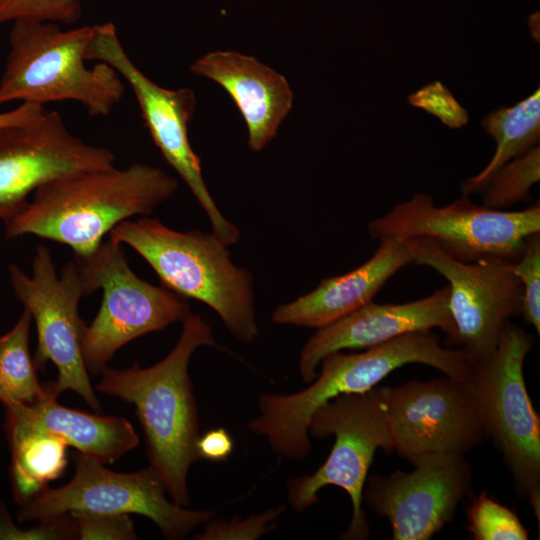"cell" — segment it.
Listing matches in <instances>:
<instances>
[{"label":"cell","instance_id":"cell-1","mask_svg":"<svg viewBox=\"0 0 540 540\" xmlns=\"http://www.w3.org/2000/svg\"><path fill=\"white\" fill-rule=\"evenodd\" d=\"M182 323L181 335L165 358L148 368L138 364L125 370L106 367L96 389L135 406L150 466L162 478L172 502L187 507L188 472L200 459L196 449L200 424L189 362L201 346L220 347L201 316L191 313Z\"/></svg>","mask_w":540,"mask_h":540},{"label":"cell","instance_id":"cell-2","mask_svg":"<svg viewBox=\"0 0 540 540\" xmlns=\"http://www.w3.org/2000/svg\"><path fill=\"white\" fill-rule=\"evenodd\" d=\"M177 187L175 177L142 163L65 176L33 193L27 207L5 223V238L35 235L85 255L119 223L152 214Z\"/></svg>","mask_w":540,"mask_h":540},{"label":"cell","instance_id":"cell-3","mask_svg":"<svg viewBox=\"0 0 540 540\" xmlns=\"http://www.w3.org/2000/svg\"><path fill=\"white\" fill-rule=\"evenodd\" d=\"M410 363L464 381L471 366L461 350L441 346L431 330L406 333L360 353L333 352L322 359L320 374L307 388L292 394H260L259 414L247 426L265 437L280 457L303 460L311 450L309 422L321 405L340 395L366 392Z\"/></svg>","mask_w":540,"mask_h":540},{"label":"cell","instance_id":"cell-4","mask_svg":"<svg viewBox=\"0 0 540 540\" xmlns=\"http://www.w3.org/2000/svg\"><path fill=\"white\" fill-rule=\"evenodd\" d=\"M109 237L134 249L163 287L213 309L237 340L258 336L253 276L233 263L228 246L213 233L181 232L144 216L119 223Z\"/></svg>","mask_w":540,"mask_h":540},{"label":"cell","instance_id":"cell-5","mask_svg":"<svg viewBox=\"0 0 540 540\" xmlns=\"http://www.w3.org/2000/svg\"><path fill=\"white\" fill-rule=\"evenodd\" d=\"M93 31L94 25L64 30L54 22H13L0 78V106L15 100L41 106L75 101L90 116H108L122 100L125 86L108 64H85Z\"/></svg>","mask_w":540,"mask_h":540},{"label":"cell","instance_id":"cell-6","mask_svg":"<svg viewBox=\"0 0 540 540\" xmlns=\"http://www.w3.org/2000/svg\"><path fill=\"white\" fill-rule=\"evenodd\" d=\"M535 336L507 321L495 352L471 363L466 382L477 402L487 438L501 452L520 497L540 520V418L524 380V362Z\"/></svg>","mask_w":540,"mask_h":540},{"label":"cell","instance_id":"cell-7","mask_svg":"<svg viewBox=\"0 0 540 540\" xmlns=\"http://www.w3.org/2000/svg\"><path fill=\"white\" fill-rule=\"evenodd\" d=\"M384 387L340 395L321 405L312 415L308 433L316 438L335 436L326 461L311 475L287 484V498L296 512L319 501L318 492L328 485L344 489L352 503V517L341 539L363 540L370 534L362 509L367 474L378 449L394 451L387 423Z\"/></svg>","mask_w":540,"mask_h":540},{"label":"cell","instance_id":"cell-8","mask_svg":"<svg viewBox=\"0 0 540 540\" xmlns=\"http://www.w3.org/2000/svg\"><path fill=\"white\" fill-rule=\"evenodd\" d=\"M88 295L103 291L101 307L82 333L86 369L101 373L113 355L130 341L183 322L192 312L182 297L138 277L122 245L110 237L91 253L73 254Z\"/></svg>","mask_w":540,"mask_h":540},{"label":"cell","instance_id":"cell-9","mask_svg":"<svg viewBox=\"0 0 540 540\" xmlns=\"http://www.w3.org/2000/svg\"><path fill=\"white\" fill-rule=\"evenodd\" d=\"M373 239L430 238L463 262L496 257L515 262L526 238L540 232L539 202L518 211L495 210L462 196L436 206L432 196L417 193L368 223Z\"/></svg>","mask_w":540,"mask_h":540},{"label":"cell","instance_id":"cell-10","mask_svg":"<svg viewBox=\"0 0 540 540\" xmlns=\"http://www.w3.org/2000/svg\"><path fill=\"white\" fill-rule=\"evenodd\" d=\"M402 240L412 264L431 267L448 281L454 330L445 346L461 350L470 363L490 358L506 322L521 315L523 289L513 262L496 257L463 262L433 239Z\"/></svg>","mask_w":540,"mask_h":540},{"label":"cell","instance_id":"cell-11","mask_svg":"<svg viewBox=\"0 0 540 540\" xmlns=\"http://www.w3.org/2000/svg\"><path fill=\"white\" fill-rule=\"evenodd\" d=\"M75 467L68 484L46 488L22 504L18 520L44 522L72 512L139 514L152 520L166 538L181 539L213 517L211 511L189 510L171 502L152 466L119 473L79 453Z\"/></svg>","mask_w":540,"mask_h":540},{"label":"cell","instance_id":"cell-12","mask_svg":"<svg viewBox=\"0 0 540 540\" xmlns=\"http://www.w3.org/2000/svg\"><path fill=\"white\" fill-rule=\"evenodd\" d=\"M85 58L108 64L130 86L155 145L207 214L213 234L228 247L236 244L240 231L218 209L202 176L200 158L190 144L188 126L196 107L194 91L167 89L148 78L130 59L110 22L94 25Z\"/></svg>","mask_w":540,"mask_h":540},{"label":"cell","instance_id":"cell-13","mask_svg":"<svg viewBox=\"0 0 540 540\" xmlns=\"http://www.w3.org/2000/svg\"><path fill=\"white\" fill-rule=\"evenodd\" d=\"M8 272L15 296L36 323V368L43 369L48 361L52 362L58 370L57 381L53 382L57 393L72 390L95 412H100L101 405L82 356L85 324L78 306L88 292L75 261L67 262L58 276L50 249L38 245L31 276L16 264H10Z\"/></svg>","mask_w":540,"mask_h":540},{"label":"cell","instance_id":"cell-14","mask_svg":"<svg viewBox=\"0 0 540 540\" xmlns=\"http://www.w3.org/2000/svg\"><path fill=\"white\" fill-rule=\"evenodd\" d=\"M393 449L410 463L429 453L463 454L487 433L474 395L464 380L444 377L384 387Z\"/></svg>","mask_w":540,"mask_h":540},{"label":"cell","instance_id":"cell-15","mask_svg":"<svg viewBox=\"0 0 540 540\" xmlns=\"http://www.w3.org/2000/svg\"><path fill=\"white\" fill-rule=\"evenodd\" d=\"M108 148L72 134L57 111L36 121L0 127V220L7 223L28 205L30 195L59 178L115 166Z\"/></svg>","mask_w":540,"mask_h":540},{"label":"cell","instance_id":"cell-16","mask_svg":"<svg viewBox=\"0 0 540 540\" xmlns=\"http://www.w3.org/2000/svg\"><path fill=\"white\" fill-rule=\"evenodd\" d=\"M411 464V472L369 476L363 490L368 507L390 522L394 540L430 539L471 490L473 472L463 454L429 453Z\"/></svg>","mask_w":540,"mask_h":540},{"label":"cell","instance_id":"cell-17","mask_svg":"<svg viewBox=\"0 0 540 540\" xmlns=\"http://www.w3.org/2000/svg\"><path fill=\"white\" fill-rule=\"evenodd\" d=\"M448 284L419 300L401 304L373 301L315 332L299 357V372L305 383L317 375L322 359L333 352L370 348L415 331L441 329L446 337L454 330L449 308Z\"/></svg>","mask_w":540,"mask_h":540},{"label":"cell","instance_id":"cell-18","mask_svg":"<svg viewBox=\"0 0 540 540\" xmlns=\"http://www.w3.org/2000/svg\"><path fill=\"white\" fill-rule=\"evenodd\" d=\"M191 73L219 84L239 109L248 147L259 152L276 136L292 109L294 95L285 77L255 57L235 51L210 52L190 65Z\"/></svg>","mask_w":540,"mask_h":540},{"label":"cell","instance_id":"cell-19","mask_svg":"<svg viewBox=\"0 0 540 540\" xmlns=\"http://www.w3.org/2000/svg\"><path fill=\"white\" fill-rule=\"evenodd\" d=\"M412 261L402 239H381L369 260L343 275L322 279L311 292L278 306L271 319L305 328L326 326L372 302L386 282Z\"/></svg>","mask_w":540,"mask_h":540},{"label":"cell","instance_id":"cell-20","mask_svg":"<svg viewBox=\"0 0 540 540\" xmlns=\"http://www.w3.org/2000/svg\"><path fill=\"white\" fill-rule=\"evenodd\" d=\"M32 404H6L7 419L52 434L80 454L111 464L138 445V436L125 418L104 417L65 407L57 402L52 383Z\"/></svg>","mask_w":540,"mask_h":540},{"label":"cell","instance_id":"cell-21","mask_svg":"<svg viewBox=\"0 0 540 540\" xmlns=\"http://www.w3.org/2000/svg\"><path fill=\"white\" fill-rule=\"evenodd\" d=\"M12 461L14 498L20 505L34 498L59 478L67 465L66 446L60 438L6 419Z\"/></svg>","mask_w":540,"mask_h":540},{"label":"cell","instance_id":"cell-22","mask_svg":"<svg viewBox=\"0 0 540 540\" xmlns=\"http://www.w3.org/2000/svg\"><path fill=\"white\" fill-rule=\"evenodd\" d=\"M482 126L495 140L496 150L481 172L462 183L461 190L465 195L483 192L502 166L538 145L540 139L539 89L512 107H502L489 113L484 117Z\"/></svg>","mask_w":540,"mask_h":540},{"label":"cell","instance_id":"cell-23","mask_svg":"<svg viewBox=\"0 0 540 540\" xmlns=\"http://www.w3.org/2000/svg\"><path fill=\"white\" fill-rule=\"evenodd\" d=\"M32 316L24 309L14 327L0 337V401L32 404L46 393L29 350Z\"/></svg>","mask_w":540,"mask_h":540},{"label":"cell","instance_id":"cell-24","mask_svg":"<svg viewBox=\"0 0 540 540\" xmlns=\"http://www.w3.org/2000/svg\"><path fill=\"white\" fill-rule=\"evenodd\" d=\"M540 179L539 145L502 166L483 190V205L507 210L530 199L531 187Z\"/></svg>","mask_w":540,"mask_h":540},{"label":"cell","instance_id":"cell-25","mask_svg":"<svg viewBox=\"0 0 540 540\" xmlns=\"http://www.w3.org/2000/svg\"><path fill=\"white\" fill-rule=\"evenodd\" d=\"M467 520V529L474 540L529 539L516 513L485 492L473 497L467 508Z\"/></svg>","mask_w":540,"mask_h":540},{"label":"cell","instance_id":"cell-26","mask_svg":"<svg viewBox=\"0 0 540 540\" xmlns=\"http://www.w3.org/2000/svg\"><path fill=\"white\" fill-rule=\"evenodd\" d=\"M81 15L79 0H0V26L19 20L71 25Z\"/></svg>","mask_w":540,"mask_h":540},{"label":"cell","instance_id":"cell-27","mask_svg":"<svg viewBox=\"0 0 540 540\" xmlns=\"http://www.w3.org/2000/svg\"><path fill=\"white\" fill-rule=\"evenodd\" d=\"M513 271L523 289L521 316L540 334V232L529 235Z\"/></svg>","mask_w":540,"mask_h":540},{"label":"cell","instance_id":"cell-28","mask_svg":"<svg viewBox=\"0 0 540 540\" xmlns=\"http://www.w3.org/2000/svg\"><path fill=\"white\" fill-rule=\"evenodd\" d=\"M286 505L267 509L240 520L236 516L230 520H210L204 531L196 539L199 540H255L267 533L271 525L286 509Z\"/></svg>","mask_w":540,"mask_h":540},{"label":"cell","instance_id":"cell-29","mask_svg":"<svg viewBox=\"0 0 540 540\" xmlns=\"http://www.w3.org/2000/svg\"><path fill=\"white\" fill-rule=\"evenodd\" d=\"M78 539H136L129 514L72 512Z\"/></svg>","mask_w":540,"mask_h":540},{"label":"cell","instance_id":"cell-30","mask_svg":"<svg viewBox=\"0 0 540 540\" xmlns=\"http://www.w3.org/2000/svg\"><path fill=\"white\" fill-rule=\"evenodd\" d=\"M408 101L438 117L446 126L459 128L468 121L467 111L457 102L450 91L436 81L422 87L408 97Z\"/></svg>","mask_w":540,"mask_h":540},{"label":"cell","instance_id":"cell-31","mask_svg":"<svg viewBox=\"0 0 540 540\" xmlns=\"http://www.w3.org/2000/svg\"><path fill=\"white\" fill-rule=\"evenodd\" d=\"M196 449L200 459L220 461L231 454L233 441L225 429H213L202 436L200 435Z\"/></svg>","mask_w":540,"mask_h":540},{"label":"cell","instance_id":"cell-32","mask_svg":"<svg viewBox=\"0 0 540 540\" xmlns=\"http://www.w3.org/2000/svg\"><path fill=\"white\" fill-rule=\"evenodd\" d=\"M45 110L44 106L23 102L13 110L0 113V127L32 123L38 120Z\"/></svg>","mask_w":540,"mask_h":540},{"label":"cell","instance_id":"cell-33","mask_svg":"<svg viewBox=\"0 0 540 540\" xmlns=\"http://www.w3.org/2000/svg\"><path fill=\"white\" fill-rule=\"evenodd\" d=\"M0 394H1V389H0Z\"/></svg>","mask_w":540,"mask_h":540}]
</instances>
